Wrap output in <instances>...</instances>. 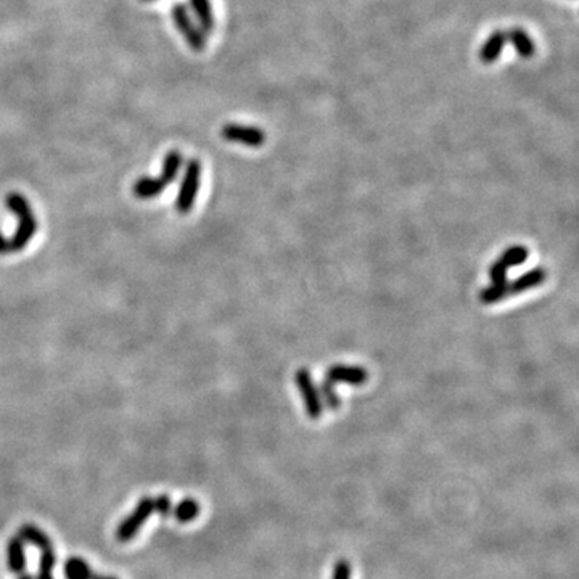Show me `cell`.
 I'll return each mask as SVG.
<instances>
[{
	"label": "cell",
	"instance_id": "19",
	"mask_svg": "<svg viewBox=\"0 0 579 579\" xmlns=\"http://www.w3.org/2000/svg\"><path fill=\"white\" fill-rule=\"evenodd\" d=\"M173 513L179 523H190L200 515V503L193 497H185L173 508Z\"/></svg>",
	"mask_w": 579,
	"mask_h": 579
},
{
	"label": "cell",
	"instance_id": "22",
	"mask_svg": "<svg viewBox=\"0 0 579 579\" xmlns=\"http://www.w3.org/2000/svg\"><path fill=\"white\" fill-rule=\"evenodd\" d=\"M153 512H156L161 517H169L173 513V502L171 497L168 494H160L153 499Z\"/></svg>",
	"mask_w": 579,
	"mask_h": 579
},
{
	"label": "cell",
	"instance_id": "20",
	"mask_svg": "<svg viewBox=\"0 0 579 579\" xmlns=\"http://www.w3.org/2000/svg\"><path fill=\"white\" fill-rule=\"evenodd\" d=\"M317 388H319L320 399H322V404L332 409V411H337V409H339V406H342V398H339V394L337 391L335 383H332L325 379Z\"/></svg>",
	"mask_w": 579,
	"mask_h": 579
},
{
	"label": "cell",
	"instance_id": "3",
	"mask_svg": "<svg viewBox=\"0 0 579 579\" xmlns=\"http://www.w3.org/2000/svg\"><path fill=\"white\" fill-rule=\"evenodd\" d=\"M173 21L178 28L179 33L184 37L185 42L188 43V47L195 52H201L206 47V37L203 34V31L198 28V24L193 21L192 15L188 14V10L185 5L175 4L171 10Z\"/></svg>",
	"mask_w": 579,
	"mask_h": 579
},
{
	"label": "cell",
	"instance_id": "12",
	"mask_svg": "<svg viewBox=\"0 0 579 579\" xmlns=\"http://www.w3.org/2000/svg\"><path fill=\"white\" fill-rule=\"evenodd\" d=\"M7 563L9 570L15 575H23L26 570V553H24V543L23 540L14 536L10 538L7 545Z\"/></svg>",
	"mask_w": 579,
	"mask_h": 579
},
{
	"label": "cell",
	"instance_id": "7",
	"mask_svg": "<svg viewBox=\"0 0 579 579\" xmlns=\"http://www.w3.org/2000/svg\"><path fill=\"white\" fill-rule=\"evenodd\" d=\"M325 379L332 383H348V385L361 386L369 380V372L364 367L359 366H344V364H337L327 370Z\"/></svg>",
	"mask_w": 579,
	"mask_h": 579
},
{
	"label": "cell",
	"instance_id": "13",
	"mask_svg": "<svg viewBox=\"0 0 579 579\" xmlns=\"http://www.w3.org/2000/svg\"><path fill=\"white\" fill-rule=\"evenodd\" d=\"M190 7L198 21V28L203 34H210L214 29V14L211 0H190Z\"/></svg>",
	"mask_w": 579,
	"mask_h": 579
},
{
	"label": "cell",
	"instance_id": "6",
	"mask_svg": "<svg viewBox=\"0 0 579 579\" xmlns=\"http://www.w3.org/2000/svg\"><path fill=\"white\" fill-rule=\"evenodd\" d=\"M221 135L225 140L240 143L251 148H260L266 143V132L261 128H255V125L229 123L221 129Z\"/></svg>",
	"mask_w": 579,
	"mask_h": 579
},
{
	"label": "cell",
	"instance_id": "16",
	"mask_svg": "<svg viewBox=\"0 0 579 579\" xmlns=\"http://www.w3.org/2000/svg\"><path fill=\"white\" fill-rule=\"evenodd\" d=\"M166 185L163 184L160 178H140L132 187L134 195L140 200H150L158 197V195L165 190Z\"/></svg>",
	"mask_w": 579,
	"mask_h": 579
},
{
	"label": "cell",
	"instance_id": "11",
	"mask_svg": "<svg viewBox=\"0 0 579 579\" xmlns=\"http://www.w3.org/2000/svg\"><path fill=\"white\" fill-rule=\"evenodd\" d=\"M18 538H20L23 543L31 544L39 549L41 552L43 550H52L53 549V543L52 539H50L46 533H43L41 528H37L36 525H31V523H24L20 526V530H18Z\"/></svg>",
	"mask_w": 579,
	"mask_h": 579
},
{
	"label": "cell",
	"instance_id": "8",
	"mask_svg": "<svg viewBox=\"0 0 579 579\" xmlns=\"http://www.w3.org/2000/svg\"><path fill=\"white\" fill-rule=\"evenodd\" d=\"M547 279V270L545 267H534L528 272L521 274L518 279H515L513 282H508V292L511 294H520L525 293L528 290L539 287L540 283H544Z\"/></svg>",
	"mask_w": 579,
	"mask_h": 579
},
{
	"label": "cell",
	"instance_id": "9",
	"mask_svg": "<svg viewBox=\"0 0 579 579\" xmlns=\"http://www.w3.org/2000/svg\"><path fill=\"white\" fill-rule=\"evenodd\" d=\"M506 42H507V33H503V31H494V33L491 34L486 41H484L481 50H480V60L484 63V65H493L494 61L499 60Z\"/></svg>",
	"mask_w": 579,
	"mask_h": 579
},
{
	"label": "cell",
	"instance_id": "26",
	"mask_svg": "<svg viewBox=\"0 0 579 579\" xmlns=\"http://www.w3.org/2000/svg\"><path fill=\"white\" fill-rule=\"evenodd\" d=\"M18 579H33V576H31V575H21Z\"/></svg>",
	"mask_w": 579,
	"mask_h": 579
},
{
	"label": "cell",
	"instance_id": "4",
	"mask_svg": "<svg viewBox=\"0 0 579 579\" xmlns=\"http://www.w3.org/2000/svg\"><path fill=\"white\" fill-rule=\"evenodd\" d=\"M294 385L299 389L301 398H303V404L306 409L307 417L312 420H317L322 417L324 414V404L320 399L319 388L312 380V375L307 369H299L294 374Z\"/></svg>",
	"mask_w": 579,
	"mask_h": 579
},
{
	"label": "cell",
	"instance_id": "21",
	"mask_svg": "<svg viewBox=\"0 0 579 579\" xmlns=\"http://www.w3.org/2000/svg\"><path fill=\"white\" fill-rule=\"evenodd\" d=\"M56 565L55 550H43L37 570V579H53V568Z\"/></svg>",
	"mask_w": 579,
	"mask_h": 579
},
{
	"label": "cell",
	"instance_id": "10",
	"mask_svg": "<svg viewBox=\"0 0 579 579\" xmlns=\"http://www.w3.org/2000/svg\"><path fill=\"white\" fill-rule=\"evenodd\" d=\"M507 41L512 43L513 48L517 50L520 58L530 60L536 55V43L531 39V36L521 28H513L507 33Z\"/></svg>",
	"mask_w": 579,
	"mask_h": 579
},
{
	"label": "cell",
	"instance_id": "24",
	"mask_svg": "<svg viewBox=\"0 0 579 579\" xmlns=\"http://www.w3.org/2000/svg\"><path fill=\"white\" fill-rule=\"evenodd\" d=\"M0 255H9V238L0 234Z\"/></svg>",
	"mask_w": 579,
	"mask_h": 579
},
{
	"label": "cell",
	"instance_id": "27",
	"mask_svg": "<svg viewBox=\"0 0 579 579\" xmlns=\"http://www.w3.org/2000/svg\"><path fill=\"white\" fill-rule=\"evenodd\" d=\"M142 2H153V0H142Z\"/></svg>",
	"mask_w": 579,
	"mask_h": 579
},
{
	"label": "cell",
	"instance_id": "17",
	"mask_svg": "<svg viewBox=\"0 0 579 579\" xmlns=\"http://www.w3.org/2000/svg\"><path fill=\"white\" fill-rule=\"evenodd\" d=\"M507 297H511V292H508V280L502 279V280L493 282L486 288H483L480 293V301L483 304L489 306V304L499 303V301L506 299Z\"/></svg>",
	"mask_w": 579,
	"mask_h": 579
},
{
	"label": "cell",
	"instance_id": "5",
	"mask_svg": "<svg viewBox=\"0 0 579 579\" xmlns=\"http://www.w3.org/2000/svg\"><path fill=\"white\" fill-rule=\"evenodd\" d=\"M153 513V499L152 497H140V501L137 502V506L134 508V512L128 515L121 523H119L116 530V539L121 540V543H128L132 538L135 536L138 530L143 526L145 521L150 518V515Z\"/></svg>",
	"mask_w": 579,
	"mask_h": 579
},
{
	"label": "cell",
	"instance_id": "23",
	"mask_svg": "<svg viewBox=\"0 0 579 579\" xmlns=\"http://www.w3.org/2000/svg\"><path fill=\"white\" fill-rule=\"evenodd\" d=\"M352 576V566L348 560L339 558L338 562L333 566L332 571V579H351Z\"/></svg>",
	"mask_w": 579,
	"mask_h": 579
},
{
	"label": "cell",
	"instance_id": "25",
	"mask_svg": "<svg viewBox=\"0 0 579 579\" xmlns=\"http://www.w3.org/2000/svg\"><path fill=\"white\" fill-rule=\"evenodd\" d=\"M92 579H118V578H113V576H96V575H93Z\"/></svg>",
	"mask_w": 579,
	"mask_h": 579
},
{
	"label": "cell",
	"instance_id": "18",
	"mask_svg": "<svg viewBox=\"0 0 579 579\" xmlns=\"http://www.w3.org/2000/svg\"><path fill=\"white\" fill-rule=\"evenodd\" d=\"M66 579H92L93 571L91 565L81 557H69L63 568Z\"/></svg>",
	"mask_w": 579,
	"mask_h": 579
},
{
	"label": "cell",
	"instance_id": "15",
	"mask_svg": "<svg viewBox=\"0 0 579 579\" xmlns=\"http://www.w3.org/2000/svg\"><path fill=\"white\" fill-rule=\"evenodd\" d=\"M182 163H184V158H182V153L178 152V150H171V152L166 153L165 160H163V168L160 174V179L166 187L169 184H173L175 178H178Z\"/></svg>",
	"mask_w": 579,
	"mask_h": 579
},
{
	"label": "cell",
	"instance_id": "2",
	"mask_svg": "<svg viewBox=\"0 0 579 579\" xmlns=\"http://www.w3.org/2000/svg\"><path fill=\"white\" fill-rule=\"evenodd\" d=\"M201 180V163L198 160H190L187 163L184 175H182L178 198H175V210L180 214H187L197 201Z\"/></svg>",
	"mask_w": 579,
	"mask_h": 579
},
{
	"label": "cell",
	"instance_id": "14",
	"mask_svg": "<svg viewBox=\"0 0 579 579\" xmlns=\"http://www.w3.org/2000/svg\"><path fill=\"white\" fill-rule=\"evenodd\" d=\"M528 256H530V250L523 247V245H512V247H508L499 257H497L494 264H497V266L508 272L511 267H517L526 262Z\"/></svg>",
	"mask_w": 579,
	"mask_h": 579
},
{
	"label": "cell",
	"instance_id": "1",
	"mask_svg": "<svg viewBox=\"0 0 579 579\" xmlns=\"http://www.w3.org/2000/svg\"><path fill=\"white\" fill-rule=\"evenodd\" d=\"M5 205L18 217V227L14 235L9 238V253H20L33 240L37 230V221L28 198L21 193L10 192L5 198Z\"/></svg>",
	"mask_w": 579,
	"mask_h": 579
}]
</instances>
